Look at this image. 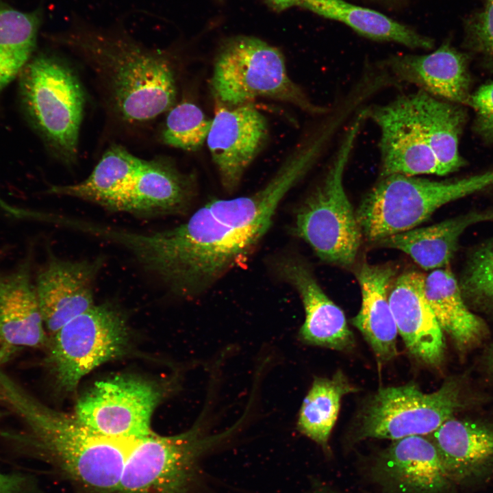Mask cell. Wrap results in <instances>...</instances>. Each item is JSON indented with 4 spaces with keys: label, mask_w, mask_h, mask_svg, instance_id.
Masks as SVG:
<instances>
[{
    "label": "cell",
    "mask_w": 493,
    "mask_h": 493,
    "mask_svg": "<svg viewBox=\"0 0 493 493\" xmlns=\"http://www.w3.org/2000/svg\"><path fill=\"white\" fill-rule=\"evenodd\" d=\"M322 153L317 142L304 139L257 191L212 199L168 229L143 233L111 227L107 240L126 249L173 293L198 296L250 257L272 225L281 201Z\"/></svg>",
    "instance_id": "1"
},
{
    "label": "cell",
    "mask_w": 493,
    "mask_h": 493,
    "mask_svg": "<svg viewBox=\"0 0 493 493\" xmlns=\"http://www.w3.org/2000/svg\"><path fill=\"white\" fill-rule=\"evenodd\" d=\"M0 405L22 424L4 437L92 493H117L132 441L96 433L76 416L42 403L0 368Z\"/></svg>",
    "instance_id": "2"
},
{
    "label": "cell",
    "mask_w": 493,
    "mask_h": 493,
    "mask_svg": "<svg viewBox=\"0 0 493 493\" xmlns=\"http://www.w3.org/2000/svg\"><path fill=\"white\" fill-rule=\"evenodd\" d=\"M60 40L93 71L123 122L146 123L174 105L176 75L167 51L149 49L120 28L97 27L78 20Z\"/></svg>",
    "instance_id": "3"
},
{
    "label": "cell",
    "mask_w": 493,
    "mask_h": 493,
    "mask_svg": "<svg viewBox=\"0 0 493 493\" xmlns=\"http://www.w3.org/2000/svg\"><path fill=\"white\" fill-rule=\"evenodd\" d=\"M359 112L346 130L325 177L296 210L294 234L323 261L348 268L357 257L362 233L346 194L343 177L359 130L366 119Z\"/></svg>",
    "instance_id": "4"
},
{
    "label": "cell",
    "mask_w": 493,
    "mask_h": 493,
    "mask_svg": "<svg viewBox=\"0 0 493 493\" xmlns=\"http://www.w3.org/2000/svg\"><path fill=\"white\" fill-rule=\"evenodd\" d=\"M211 88L217 100L229 107L264 97L292 104L313 115L329 109L316 105L289 76L282 52L250 36L225 40L214 62Z\"/></svg>",
    "instance_id": "5"
},
{
    "label": "cell",
    "mask_w": 493,
    "mask_h": 493,
    "mask_svg": "<svg viewBox=\"0 0 493 493\" xmlns=\"http://www.w3.org/2000/svg\"><path fill=\"white\" fill-rule=\"evenodd\" d=\"M20 94L28 118L49 147L67 163L77 155L84 92L63 60L41 55L22 71Z\"/></svg>",
    "instance_id": "6"
},
{
    "label": "cell",
    "mask_w": 493,
    "mask_h": 493,
    "mask_svg": "<svg viewBox=\"0 0 493 493\" xmlns=\"http://www.w3.org/2000/svg\"><path fill=\"white\" fill-rule=\"evenodd\" d=\"M236 427L210 435L198 422L177 435L151 432L134 440L117 493H192L199 479L200 459Z\"/></svg>",
    "instance_id": "7"
},
{
    "label": "cell",
    "mask_w": 493,
    "mask_h": 493,
    "mask_svg": "<svg viewBox=\"0 0 493 493\" xmlns=\"http://www.w3.org/2000/svg\"><path fill=\"white\" fill-rule=\"evenodd\" d=\"M51 337L46 363L65 392L74 391L95 368L126 355L130 345L126 318L110 303L93 305Z\"/></svg>",
    "instance_id": "8"
},
{
    "label": "cell",
    "mask_w": 493,
    "mask_h": 493,
    "mask_svg": "<svg viewBox=\"0 0 493 493\" xmlns=\"http://www.w3.org/2000/svg\"><path fill=\"white\" fill-rule=\"evenodd\" d=\"M461 392L455 378L431 393L414 383L381 388L363 409L355 440H395L432 433L462 406Z\"/></svg>",
    "instance_id": "9"
},
{
    "label": "cell",
    "mask_w": 493,
    "mask_h": 493,
    "mask_svg": "<svg viewBox=\"0 0 493 493\" xmlns=\"http://www.w3.org/2000/svg\"><path fill=\"white\" fill-rule=\"evenodd\" d=\"M459 199L456 179L435 181L394 174L381 177L355 214L362 236L378 242L416 228L435 210Z\"/></svg>",
    "instance_id": "10"
},
{
    "label": "cell",
    "mask_w": 493,
    "mask_h": 493,
    "mask_svg": "<svg viewBox=\"0 0 493 493\" xmlns=\"http://www.w3.org/2000/svg\"><path fill=\"white\" fill-rule=\"evenodd\" d=\"M164 394L153 381L118 375L96 382L77 401L75 415L99 435L136 440L152 432L151 418Z\"/></svg>",
    "instance_id": "11"
},
{
    "label": "cell",
    "mask_w": 493,
    "mask_h": 493,
    "mask_svg": "<svg viewBox=\"0 0 493 493\" xmlns=\"http://www.w3.org/2000/svg\"><path fill=\"white\" fill-rule=\"evenodd\" d=\"M268 138L267 119L253 103L229 107L216 100L206 142L226 192L238 187Z\"/></svg>",
    "instance_id": "12"
},
{
    "label": "cell",
    "mask_w": 493,
    "mask_h": 493,
    "mask_svg": "<svg viewBox=\"0 0 493 493\" xmlns=\"http://www.w3.org/2000/svg\"><path fill=\"white\" fill-rule=\"evenodd\" d=\"M381 133V177L444 175L417 121L408 94L366 108Z\"/></svg>",
    "instance_id": "13"
},
{
    "label": "cell",
    "mask_w": 493,
    "mask_h": 493,
    "mask_svg": "<svg viewBox=\"0 0 493 493\" xmlns=\"http://www.w3.org/2000/svg\"><path fill=\"white\" fill-rule=\"evenodd\" d=\"M103 257L69 261L48 253L34 288L46 331L53 336L94 304V286Z\"/></svg>",
    "instance_id": "14"
},
{
    "label": "cell",
    "mask_w": 493,
    "mask_h": 493,
    "mask_svg": "<svg viewBox=\"0 0 493 493\" xmlns=\"http://www.w3.org/2000/svg\"><path fill=\"white\" fill-rule=\"evenodd\" d=\"M195 191L194 175L181 171L171 160L140 158L125 178L116 212L142 216L181 214Z\"/></svg>",
    "instance_id": "15"
},
{
    "label": "cell",
    "mask_w": 493,
    "mask_h": 493,
    "mask_svg": "<svg viewBox=\"0 0 493 493\" xmlns=\"http://www.w3.org/2000/svg\"><path fill=\"white\" fill-rule=\"evenodd\" d=\"M369 474L385 493H444L451 482L434 444L422 435L393 440Z\"/></svg>",
    "instance_id": "16"
},
{
    "label": "cell",
    "mask_w": 493,
    "mask_h": 493,
    "mask_svg": "<svg viewBox=\"0 0 493 493\" xmlns=\"http://www.w3.org/2000/svg\"><path fill=\"white\" fill-rule=\"evenodd\" d=\"M276 269L301 299L305 320L299 336L303 342L338 351L353 346V335L343 311L325 293L306 263L298 257H283L277 261Z\"/></svg>",
    "instance_id": "17"
},
{
    "label": "cell",
    "mask_w": 493,
    "mask_h": 493,
    "mask_svg": "<svg viewBox=\"0 0 493 493\" xmlns=\"http://www.w3.org/2000/svg\"><path fill=\"white\" fill-rule=\"evenodd\" d=\"M425 277L416 270L396 276L389 302L398 333L409 353L426 364L438 366L444 359L445 342L425 295Z\"/></svg>",
    "instance_id": "18"
},
{
    "label": "cell",
    "mask_w": 493,
    "mask_h": 493,
    "mask_svg": "<svg viewBox=\"0 0 493 493\" xmlns=\"http://www.w3.org/2000/svg\"><path fill=\"white\" fill-rule=\"evenodd\" d=\"M34 244L10 271L0 274V347L40 348L47 331L32 279Z\"/></svg>",
    "instance_id": "19"
},
{
    "label": "cell",
    "mask_w": 493,
    "mask_h": 493,
    "mask_svg": "<svg viewBox=\"0 0 493 493\" xmlns=\"http://www.w3.org/2000/svg\"><path fill=\"white\" fill-rule=\"evenodd\" d=\"M385 66L400 81L453 103L470 104L468 57L448 42L427 54L392 56Z\"/></svg>",
    "instance_id": "20"
},
{
    "label": "cell",
    "mask_w": 493,
    "mask_h": 493,
    "mask_svg": "<svg viewBox=\"0 0 493 493\" xmlns=\"http://www.w3.org/2000/svg\"><path fill=\"white\" fill-rule=\"evenodd\" d=\"M362 303L352 319L380 361L396 354L397 328L390 306V291L396 269L390 264H362L355 273Z\"/></svg>",
    "instance_id": "21"
},
{
    "label": "cell",
    "mask_w": 493,
    "mask_h": 493,
    "mask_svg": "<svg viewBox=\"0 0 493 493\" xmlns=\"http://www.w3.org/2000/svg\"><path fill=\"white\" fill-rule=\"evenodd\" d=\"M434 444L451 481L476 477L493 465V427L451 418L433 432Z\"/></svg>",
    "instance_id": "22"
},
{
    "label": "cell",
    "mask_w": 493,
    "mask_h": 493,
    "mask_svg": "<svg viewBox=\"0 0 493 493\" xmlns=\"http://www.w3.org/2000/svg\"><path fill=\"white\" fill-rule=\"evenodd\" d=\"M486 221H493V208L471 211L430 226L414 228L377 243L401 251L424 270H433L447 266L467 228Z\"/></svg>",
    "instance_id": "23"
},
{
    "label": "cell",
    "mask_w": 493,
    "mask_h": 493,
    "mask_svg": "<svg viewBox=\"0 0 493 493\" xmlns=\"http://www.w3.org/2000/svg\"><path fill=\"white\" fill-rule=\"evenodd\" d=\"M408 96L444 175L464 166L466 162L459 152V139L466 121L464 108L420 90Z\"/></svg>",
    "instance_id": "24"
},
{
    "label": "cell",
    "mask_w": 493,
    "mask_h": 493,
    "mask_svg": "<svg viewBox=\"0 0 493 493\" xmlns=\"http://www.w3.org/2000/svg\"><path fill=\"white\" fill-rule=\"evenodd\" d=\"M424 292L441 329L459 349L470 348L482 340L485 325L468 308L459 282L447 266L425 275Z\"/></svg>",
    "instance_id": "25"
},
{
    "label": "cell",
    "mask_w": 493,
    "mask_h": 493,
    "mask_svg": "<svg viewBox=\"0 0 493 493\" xmlns=\"http://www.w3.org/2000/svg\"><path fill=\"white\" fill-rule=\"evenodd\" d=\"M300 8L342 23L356 33L377 41L412 49H431V39L376 10L345 0H301Z\"/></svg>",
    "instance_id": "26"
},
{
    "label": "cell",
    "mask_w": 493,
    "mask_h": 493,
    "mask_svg": "<svg viewBox=\"0 0 493 493\" xmlns=\"http://www.w3.org/2000/svg\"><path fill=\"white\" fill-rule=\"evenodd\" d=\"M356 390L340 370L331 378H315L299 411L296 424L298 431L327 450L328 440L340 412L341 399Z\"/></svg>",
    "instance_id": "27"
},
{
    "label": "cell",
    "mask_w": 493,
    "mask_h": 493,
    "mask_svg": "<svg viewBox=\"0 0 493 493\" xmlns=\"http://www.w3.org/2000/svg\"><path fill=\"white\" fill-rule=\"evenodd\" d=\"M40 16L0 4V91L27 65L35 48Z\"/></svg>",
    "instance_id": "28"
},
{
    "label": "cell",
    "mask_w": 493,
    "mask_h": 493,
    "mask_svg": "<svg viewBox=\"0 0 493 493\" xmlns=\"http://www.w3.org/2000/svg\"><path fill=\"white\" fill-rule=\"evenodd\" d=\"M212 125L202 110L190 101L173 105L161 134L162 142L186 151H196L206 142Z\"/></svg>",
    "instance_id": "29"
},
{
    "label": "cell",
    "mask_w": 493,
    "mask_h": 493,
    "mask_svg": "<svg viewBox=\"0 0 493 493\" xmlns=\"http://www.w3.org/2000/svg\"><path fill=\"white\" fill-rule=\"evenodd\" d=\"M459 284L464 299L493 305V238L470 253Z\"/></svg>",
    "instance_id": "30"
},
{
    "label": "cell",
    "mask_w": 493,
    "mask_h": 493,
    "mask_svg": "<svg viewBox=\"0 0 493 493\" xmlns=\"http://www.w3.org/2000/svg\"><path fill=\"white\" fill-rule=\"evenodd\" d=\"M465 34L466 47L493 71V3L468 17Z\"/></svg>",
    "instance_id": "31"
},
{
    "label": "cell",
    "mask_w": 493,
    "mask_h": 493,
    "mask_svg": "<svg viewBox=\"0 0 493 493\" xmlns=\"http://www.w3.org/2000/svg\"><path fill=\"white\" fill-rule=\"evenodd\" d=\"M469 105L475 111L473 130L482 140L493 144V81L472 94Z\"/></svg>",
    "instance_id": "32"
},
{
    "label": "cell",
    "mask_w": 493,
    "mask_h": 493,
    "mask_svg": "<svg viewBox=\"0 0 493 493\" xmlns=\"http://www.w3.org/2000/svg\"><path fill=\"white\" fill-rule=\"evenodd\" d=\"M32 481L21 474L0 472V493H29Z\"/></svg>",
    "instance_id": "33"
},
{
    "label": "cell",
    "mask_w": 493,
    "mask_h": 493,
    "mask_svg": "<svg viewBox=\"0 0 493 493\" xmlns=\"http://www.w3.org/2000/svg\"><path fill=\"white\" fill-rule=\"evenodd\" d=\"M314 493H347L320 482L314 483Z\"/></svg>",
    "instance_id": "34"
},
{
    "label": "cell",
    "mask_w": 493,
    "mask_h": 493,
    "mask_svg": "<svg viewBox=\"0 0 493 493\" xmlns=\"http://www.w3.org/2000/svg\"><path fill=\"white\" fill-rule=\"evenodd\" d=\"M13 352L14 351L12 349L8 347H0V366L3 363L7 361V359L10 357Z\"/></svg>",
    "instance_id": "35"
},
{
    "label": "cell",
    "mask_w": 493,
    "mask_h": 493,
    "mask_svg": "<svg viewBox=\"0 0 493 493\" xmlns=\"http://www.w3.org/2000/svg\"><path fill=\"white\" fill-rule=\"evenodd\" d=\"M483 1L485 2V4L493 3V0H483Z\"/></svg>",
    "instance_id": "36"
},
{
    "label": "cell",
    "mask_w": 493,
    "mask_h": 493,
    "mask_svg": "<svg viewBox=\"0 0 493 493\" xmlns=\"http://www.w3.org/2000/svg\"><path fill=\"white\" fill-rule=\"evenodd\" d=\"M492 367H493V350H492Z\"/></svg>",
    "instance_id": "37"
}]
</instances>
